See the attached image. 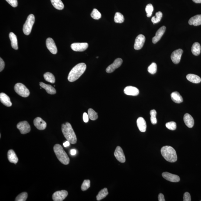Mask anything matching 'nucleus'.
Masks as SVG:
<instances>
[{"mask_svg": "<svg viewBox=\"0 0 201 201\" xmlns=\"http://www.w3.org/2000/svg\"><path fill=\"white\" fill-rule=\"evenodd\" d=\"M86 68L84 63L78 64L74 67L70 71L68 76V80L70 82H73L78 80L84 73Z\"/></svg>", "mask_w": 201, "mask_h": 201, "instance_id": "1", "label": "nucleus"}, {"mask_svg": "<svg viewBox=\"0 0 201 201\" xmlns=\"http://www.w3.org/2000/svg\"><path fill=\"white\" fill-rule=\"evenodd\" d=\"M62 130L64 136L70 143L75 144L76 143L77 138L72 125L68 122L63 124L62 125Z\"/></svg>", "mask_w": 201, "mask_h": 201, "instance_id": "2", "label": "nucleus"}, {"mask_svg": "<svg viewBox=\"0 0 201 201\" xmlns=\"http://www.w3.org/2000/svg\"><path fill=\"white\" fill-rule=\"evenodd\" d=\"M161 153L162 157L167 161L175 162L177 160L176 152L171 146H166L161 149Z\"/></svg>", "mask_w": 201, "mask_h": 201, "instance_id": "3", "label": "nucleus"}, {"mask_svg": "<svg viewBox=\"0 0 201 201\" xmlns=\"http://www.w3.org/2000/svg\"><path fill=\"white\" fill-rule=\"evenodd\" d=\"M54 151L58 160L64 165L69 163L70 159L63 147L59 144H56L53 147Z\"/></svg>", "mask_w": 201, "mask_h": 201, "instance_id": "4", "label": "nucleus"}, {"mask_svg": "<svg viewBox=\"0 0 201 201\" xmlns=\"http://www.w3.org/2000/svg\"><path fill=\"white\" fill-rule=\"evenodd\" d=\"M35 22L34 15L31 14L28 16L26 23L23 25V31L25 35H29L31 33L32 29Z\"/></svg>", "mask_w": 201, "mask_h": 201, "instance_id": "5", "label": "nucleus"}, {"mask_svg": "<svg viewBox=\"0 0 201 201\" xmlns=\"http://www.w3.org/2000/svg\"><path fill=\"white\" fill-rule=\"evenodd\" d=\"M14 90L18 94L23 97H27L29 96V90L23 83H17L14 86Z\"/></svg>", "mask_w": 201, "mask_h": 201, "instance_id": "6", "label": "nucleus"}, {"mask_svg": "<svg viewBox=\"0 0 201 201\" xmlns=\"http://www.w3.org/2000/svg\"><path fill=\"white\" fill-rule=\"evenodd\" d=\"M68 194L66 190L57 191L53 194V200L54 201H62L67 197Z\"/></svg>", "mask_w": 201, "mask_h": 201, "instance_id": "7", "label": "nucleus"}, {"mask_svg": "<svg viewBox=\"0 0 201 201\" xmlns=\"http://www.w3.org/2000/svg\"><path fill=\"white\" fill-rule=\"evenodd\" d=\"M17 127L22 134H26L29 133L31 130V127L26 121L20 122L17 125Z\"/></svg>", "mask_w": 201, "mask_h": 201, "instance_id": "8", "label": "nucleus"}, {"mask_svg": "<svg viewBox=\"0 0 201 201\" xmlns=\"http://www.w3.org/2000/svg\"><path fill=\"white\" fill-rule=\"evenodd\" d=\"M123 60L121 58H117L115 60L113 63L109 66L106 69V71L107 73L113 72L121 66Z\"/></svg>", "mask_w": 201, "mask_h": 201, "instance_id": "9", "label": "nucleus"}, {"mask_svg": "<svg viewBox=\"0 0 201 201\" xmlns=\"http://www.w3.org/2000/svg\"><path fill=\"white\" fill-rule=\"evenodd\" d=\"M88 44L86 43H75L72 44L71 48L75 51H83L87 49Z\"/></svg>", "mask_w": 201, "mask_h": 201, "instance_id": "10", "label": "nucleus"}, {"mask_svg": "<svg viewBox=\"0 0 201 201\" xmlns=\"http://www.w3.org/2000/svg\"><path fill=\"white\" fill-rule=\"evenodd\" d=\"M145 41V37L144 35H139L136 38L134 48L136 50H139L143 48Z\"/></svg>", "mask_w": 201, "mask_h": 201, "instance_id": "11", "label": "nucleus"}, {"mask_svg": "<svg viewBox=\"0 0 201 201\" xmlns=\"http://www.w3.org/2000/svg\"><path fill=\"white\" fill-rule=\"evenodd\" d=\"M183 51L182 49L175 50L171 55V59L174 63L177 64L180 63Z\"/></svg>", "mask_w": 201, "mask_h": 201, "instance_id": "12", "label": "nucleus"}, {"mask_svg": "<svg viewBox=\"0 0 201 201\" xmlns=\"http://www.w3.org/2000/svg\"><path fill=\"white\" fill-rule=\"evenodd\" d=\"M114 155L117 160L121 162L124 163L125 161V158L123 151L119 146H117L115 150Z\"/></svg>", "mask_w": 201, "mask_h": 201, "instance_id": "13", "label": "nucleus"}, {"mask_svg": "<svg viewBox=\"0 0 201 201\" xmlns=\"http://www.w3.org/2000/svg\"><path fill=\"white\" fill-rule=\"evenodd\" d=\"M46 45L47 48L51 53L55 55L58 52L56 44L52 38H48L46 41Z\"/></svg>", "mask_w": 201, "mask_h": 201, "instance_id": "14", "label": "nucleus"}, {"mask_svg": "<svg viewBox=\"0 0 201 201\" xmlns=\"http://www.w3.org/2000/svg\"><path fill=\"white\" fill-rule=\"evenodd\" d=\"M162 176L165 180L170 182H180V178L178 175L168 172H163L162 174Z\"/></svg>", "mask_w": 201, "mask_h": 201, "instance_id": "15", "label": "nucleus"}, {"mask_svg": "<svg viewBox=\"0 0 201 201\" xmlns=\"http://www.w3.org/2000/svg\"><path fill=\"white\" fill-rule=\"evenodd\" d=\"M34 124L35 126L39 130H44L47 127L46 122L39 117H37L34 120Z\"/></svg>", "mask_w": 201, "mask_h": 201, "instance_id": "16", "label": "nucleus"}, {"mask_svg": "<svg viewBox=\"0 0 201 201\" xmlns=\"http://www.w3.org/2000/svg\"><path fill=\"white\" fill-rule=\"evenodd\" d=\"M124 92L125 94L131 96H137L139 93V90L136 87L132 86H128L125 87L124 90Z\"/></svg>", "mask_w": 201, "mask_h": 201, "instance_id": "17", "label": "nucleus"}, {"mask_svg": "<svg viewBox=\"0 0 201 201\" xmlns=\"http://www.w3.org/2000/svg\"><path fill=\"white\" fill-rule=\"evenodd\" d=\"M166 28L165 26H162L160 27L157 32L156 35L152 38V42L154 44H156L157 42L162 37L165 33Z\"/></svg>", "mask_w": 201, "mask_h": 201, "instance_id": "18", "label": "nucleus"}, {"mask_svg": "<svg viewBox=\"0 0 201 201\" xmlns=\"http://www.w3.org/2000/svg\"><path fill=\"white\" fill-rule=\"evenodd\" d=\"M137 125L141 132H145L146 129V123L143 117H140L137 120Z\"/></svg>", "mask_w": 201, "mask_h": 201, "instance_id": "19", "label": "nucleus"}, {"mask_svg": "<svg viewBox=\"0 0 201 201\" xmlns=\"http://www.w3.org/2000/svg\"><path fill=\"white\" fill-rule=\"evenodd\" d=\"M184 121L185 125L191 128L193 127L194 125V120L192 115L186 113L184 116Z\"/></svg>", "mask_w": 201, "mask_h": 201, "instance_id": "20", "label": "nucleus"}, {"mask_svg": "<svg viewBox=\"0 0 201 201\" xmlns=\"http://www.w3.org/2000/svg\"><path fill=\"white\" fill-rule=\"evenodd\" d=\"M0 100L1 103L5 106L10 107L12 105L9 97L5 93H1L0 94Z\"/></svg>", "mask_w": 201, "mask_h": 201, "instance_id": "21", "label": "nucleus"}, {"mask_svg": "<svg viewBox=\"0 0 201 201\" xmlns=\"http://www.w3.org/2000/svg\"><path fill=\"white\" fill-rule=\"evenodd\" d=\"M189 24L195 26L201 25V15H197L192 16L189 21Z\"/></svg>", "mask_w": 201, "mask_h": 201, "instance_id": "22", "label": "nucleus"}, {"mask_svg": "<svg viewBox=\"0 0 201 201\" xmlns=\"http://www.w3.org/2000/svg\"><path fill=\"white\" fill-rule=\"evenodd\" d=\"M8 158L11 163L16 164L17 163L18 159L15 152L13 150H9L8 152Z\"/></svg>", "mask_w": 201, "mask_h": 201, "instance_id": "23", "label": "nucleus"}, {"mask_svg": "<svg viewBox=\"0 0 201 201\" xmlns=\"http://www.w3.org/2000/svg\"><path fill=\"white\" fill-rule=\"evenodd\" d=\"M40 85L42 88L46 90L47 93L53 95L56 93V90L51 85L46 84L42 82L40 83Z\"/></svg>", "mask_w": 201, "mask_h": 201, "instance_id": "24", "label": "nucleus"}, {"mask_svg": "<svg viewBox=\"0 0 201 201\" xmlns=\"http://www.w3.org/2000/svg\"><path fill=\"white\" fill-rule=\"evenodd\" d=\"M171 99L175 103L179 104L183 102V98L180 93L177 91L174 92L171 95Z\"/></svg>", "mask_w": 201, "mask_h": 201, "instance_id": "25", "label": "nucleus"}, {"mask_svg": "<svg viewBox=\"0 0 201 201\" xmlns=\"http://www.w3.org/2000/svg\"><path fill=\"white\" fill-rule=\"evenodd\" d=\"M9 37L11 41V45L12 48L16 50L18 48L17 38L16 36L12 32L9 33Z\"/></svg>", "mask_w": 201, "mask_h": 201, "instance_id": "26", "label": "nucleus"}, {"mask_svg": "<svg viewBox=\"0 0 201 201\" xmlns=\"http://www.w3.org/2000/svg\"><path fill=\"white\" fill-rule=\"evenodd\" d=\"M186 78L189 81L194 83H200L201 81L200 77L192 74H189L187 75Z\"/></svg>", "mask_w": 201, "mask_h": 201, "instance_id": "27", "label": "nucleus"}, {"mask_svg": "<svg viewBox=\"0 0 201 201\" xmlns=\"http://www.w3.org/2000/svg\"><path fill=\"white\" fill-rule=\"evenodd\" d=\"M192 54L196 56H198L200 55L201 52V46L200 44L197 42L194 43L192 47Z\"/></svg>", "mask_w": 201, "mask_h": 201, "instance_id": "28", "label": "nucleus"}, {"mask_svg": "<svg viewBox=\"0 0 201 201\" xmlns=\"http://www.w3.org/2000/svg\"><path fill=\"white\" fill-rule=\"evenodd\" d=\"M50 1L52 4L56 9L61 10L63 9L64 8V5L61 0H50Z\"/></svg>", "mask_w": 201, "mask_h": 201, "instance_id": "29", "label": "nucleus"}, {"mask_svg": "<svg viewBox=\"0 0 201 201\" xmlns=\"http://www.w3.org/2000/svg\"><path fill=\"white\" fill-rule=\"evenodd\" d=\"M108 190L106 188H105L102 189L100 191L99 193L97 196V201H100V200H102V199L104 198L105 197L107 196V195H108Z\"/></svg>", "mask_w": 201, "mask_h": 201, "instance_id": "30", "label": "nucleus"}, {"mask_svg": "<svg viewBox=\"0 0 201 201\" xmlns=\"http://www.w3.org/2000/svg\"><path fill=\"white\" fill-rule=\"evenodd\" d=\"M44 77L46 81L52 83H55V78L53 74L48 72H46L44 75Z\"/></svg>", "mask_w": 201, "mask_h": 201, "instance_id": "31", "label": "nucleus"}, {"mask_svg": "<svg viewBox=\"0 0 201 201\" xmlns=\"http://www.w3.org/2000/svg\"><path fill=\"white\" fill-rule=\"evenodd\" d=\"M162 17V13L161 12L159 11L156 13L155 16L152 17L151 21L153 23V24H155L159 22L160 21Z\"/></svg>", "mask_w": 201, "mask_h": 201, "instance_id": "32", "label": "nucleus"}, {"mask_svg": "<svg viewBox=\"0 0 201 201\" xmlns=\"http://www.w3.org/2000/svg\"><path fill=\"white\" fill-rule=\"evenodd\" d=\"M88 112L90 119L92 120H95L98 118V114L93 109H89Z\"/></svg>", "mask_w": 201, "mask_h": 201, "instance_id": "33", "label": "nucleus"}, {"mask_svg": "<svg viewBox=\"0 0 201 201\" xmlns=\"http://www.w3.org/2000/svg\"><path fill=\"white\" fill-rule=\"evenodd\" d=\"M114 20L115 23H122L125 21V18L123 15L120 12L115 13Z\"/></svg>", "mask_w": 201, "mask_h": 201, "instance_id": "34", "label": "nucleus"}, {"mask_svg": "<svg viewBox=\"0 0 201 201\" xmlns=\"http://www.w3.org/2000/svg\"><path fill=\"white\" fill-rule=\"evenodd\" d=\"M157 114L156 111L155 110H151L150 112L151 122L153 125H156L157 123Z\"/></svg>", "mask_w": 201, "mask_h": 201, "instance_id": "35", "label": "nucleus"}, {"mask_svg": "<svg viewBox=\"0 0 201 201\" xmlns=\"http://www.w3.org/2000/svg\"><path fill=\"white\" fill-rule=\"evenodd\" d=\"M91 17L96 20L100 19L101 17V13L96 9H94L90 14Z\"/></svg>", "mask_w": 201, "mask_h": 201, "instance_id": "36", "label": "nucleus"}, {"mask_svg": "<svg viewBox=\"0 0 201 201\" xmlns=\"http://www.w3.org/2000/svg\"><path fill=\"white\" fill-rule=\"evenodd\" d=\"M28 197V194L26 192H23L20 194L15 199L16 201H26Z\"/></svg>", "mask_w": 201, "mask_h": 201, "instance_id": "37", "label": "nucleus"}, {"mask_svg": "<svg viewBox=\"0 0 201 201\" xmlns=\"http://www.w3.org/2000/svg\"><path fill=\"white\" fill-rule=\"evenodd\" d=\"M145 10L147 13V17H150L152 16V12L153 11V7L151 4L147 5Z\"/></svg>", "mask_w": 201, "mask_h": 201, "instance_id": "38", "label": "nucleus"}, {"mask_svg": "<svg viewBox=\"0 0 201 201\" xmlns=\"http://www.w3.org/2000/svg\"><path fill=\"white\" fill-rule=\"evenodd\" d=\"M148 71L149 73L152 74H154L157 72V65L155 63H153L148 67Z\"/></svg>", "mask_w": 201, "mask_h": 201, "instance_id": "39", "label": "nucleus"}, {"mask_svg": "<svg viewBox=\"0 0 201 201\" xmlns=\"http://www.w3.org/2000/svg\"><path fill=\"white\" fill-rule=\"evenodd\" d=\"M90 187V181L89 180H85L82 184L81 190L83 191H86L88 190Z\"/></svg>", "mask_w": 201, "mask_h": 201, "instance_id": "40", "label": "nucleus"}, {"mask_svg": "<svg viewBox=\"0 0 201 201\" xmlns=\"http://www.w3.org/2000/svg\"><path fill=\"white\" fill-rule=\"evenodd\" d=\"M165 125L167 129L171 130H175L177 128L176 123L174 122H168Z\"/></svg>", "mask_w": 201, "mask_h": 201, "instance_id": "41", "label": "nucleus"}, {"mask_svg": "<svg viewBox=\"0 0 201 201\" xmlns=\"http://www.w3.org/2000/svg\"><path fill=\"white\" fill-rule=\"evenodd\" d=\"M7 2L9 3L11 6L16 8L18 6L17 0H6Z\"/></svg>", "mask_w": 201, "mask_h": 201, "instance_id": "42", "label": "nucleus"}, {"mask_svg": "<svg viewBox=\"0 0 201 201\" xmlns=\"http://www.w3.org/2000/svg\"><path fill=\"white\" fill-rule=\"evenodd\" d=\"M184 201H191V198L190 193L188 192H185L184 194Z\"/></svg>", "mask_w": 201, "mask_h": 201, "instance_id": "43", "label": "nucleus"}, {"mask_svg": "<svg viewBox=\"0 0 201 201\" xmlns=\"http://www.w3.org/2000/svg\"><path fill=\"white\" fill-rule=\"evenodd\" d=\"M89 118V117L88 114L86 113H84L83 114V121L85 123L88 122Z\"/></svg>", "mask_w": 201, "mask_h": 201, "instance_id": "44", "label": "nucleus"}, {"mask_svg": "<svg viewBox=\"0 0 201 201\" xmlns=\"http://www.w3.org/2000/svg\"><path fill=\"white\" fill-rule=\"evenodd\" d=\"M5 66L4 62L1 58H0V72H2L4 69Z\"/></svg>", "mask_w": 201, "mask_h": 201, "instance_id": "45", "label": "nucleus"}, {"mask_svg": "<svg viewBox=\"0 0 201 201\" xmlns=\"http://www.w3.org/2000/svg\"><path fill=\"white\" fill-rule=\"evenodd\" d=\"M158 200L159 201H165L164 195L162 193H160L158 195Z\"/></svg>", "mask_w": 201, "mask_h": 201, "instance_id": "46", "label": "nucleus"}, {"mask_svg": "<svg viewBox=\"0 0 201 201\" xmlns=\"http://www.w3.org/2000/svg\"><path fill=\"white\" fill-rule=\"evenodd\" d=\"M70 153L72 155H75L76 153V151L74 149H72V150H70Z\"/></svg>", "mask_w": 201, "mask_h": 201, "instance_id": "47", "label": "nucleus"}, {"mask_svg": "<svg viewBox=\"0 0 201 201\" xmlns=\"http://www.w3.org/2000/svg\"><path fill=\"white\" fill-rule=\"evenodd\" d=\"M70 143L67 140V141L65 142V143H64L63 145L65 147H67L69 146L70 145Z\"/></svg>", "mask_w": 201, "mask_h": 201, "instance_id": "48", "label": "nucleus"}, {"mask_svg": "<svg viewBox=\"0 0 201 201\" xmlns=\"http://www.w3.org/2000/svg\"><path fill=\"white\" fill-rule=\"evenodd\" d=\"M194 3H201V0H192Z\"/></svg>", "mask_w": 201, "mask_h": 201, "instance_id": "49", "label": "nucleus"}, {"mask_svg": "<svg viewBox=\"0 0 201 201\" xmlns=\"http://www.w3.org/2000/svg\"><path fill=\"white\" fill-rule=\"evenodd\" d=\"M96 58H98V57H97Z\"/></svg>", "mask_w": 201, "mask_h": 201, "instance_id": "50", "label": "nucleus"}]
</instances>
